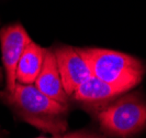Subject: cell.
Returning a JSON list of instances; mask_svg holds the SVG:
<instances>
[{
	"label": "cell",
	"mask_w": 146,
	"mask_h": 138,
	"mask_svg": "<svg viewBox=\"0 0 146 138\" xmlns=\"http://www.w3.org/2000/svg\"><path fill=\"white\" fill-rule=\"evenodd\" d=\"M38 138H44V137H38Z\"/></svg>",
	"instance_id": "8fae6325"
},
{
	"label": "cell",
	"mask_w": 146,
	"mask_h": 138,
	"mask_svg": "<svg viewBox=\"0 0 146 138\" xmlns=\"http://www.w3.org/2000/svg\"><path fill=\"white\" fill-rule=\"evenodd\" d=\"M58 138H98L94 136V135H90L87 133H70V134H67L64 136H59Z\"/></svg>",
	"instance_id": "9c48e42d"
},
{
	"label": "cell",
	"mask_w": 146,
	"mask_h": 138,
	"mask_svg": "<svg viewBox=\"0 0 146 138\" xmlns=\"http://www.w3.org/2000/svg\"><path fill=\"white\" fill-rule=\"evenodd\" d=\"M77 50L89 66L91 75L123 93L136 86L145 74L143 63L130 54L97 48Z\"/></svg>",
	"instance_id": "7a4b0ae2"
},
{
	"label": "cell",
	"mask_w": 146,
	"mask_h": 138,
	"mask_svg": "<svg viewBox=\"0 0 146 138\" xmlns=\"http://www.w3.org/2000/svg\"><path fill=\"white\" fill-rule=\"evenodd\" d=\"M32 42L28 32L21 24L15 23L0 30V43L2 53V63L6 71L7 88L11 92L17 84L15 71L18 62L25 48Z\"/></svg>",
	"instance_id": "277c9868"
},
{
	"label": "cell",
	"mask_w": 146,
	"mask_h": 138,
	"mask_svg": "<svg viewBox=\"0 0 146 138\" xmlns=\"http://www.w3.org/2000/svg\"><path fill=\"white\" fill-rule=\"evenodd\" d=\"M63 88L67 95H73L81 84L91 76L86 61L77 49L62 46L54 51Z\"/></svg>",
	"instance_id": "5b68a950"
},
{
	"label": "cell",
	"mask_w": 146,
	"mask_h": 138,
	"mask_svg": "<svg viewBox=\"0 0 146 138\" xmlns=\"http://www.w3.org/2000/svg\"><path fill=\"white\" fill-rule=\"evenodd\" d=\"M98 119L107 133L130 137L146 126V102L139 94L126 95L103 108Z\"/></svg>",
	"instance_id": "3957f363"
},
{
	"label": "cell",
	"mask_w": 146,
	"mask_h": 138,
	"mask_svg": "<svg viewBox=\"0 0 146 138\" xmlns=\"http://www.w3.org/2000/svg\"><path fill=\"white\" fill-rule=\"evenodd\" d=\"M45 53L46 49L34 43L33 41L25 48L17 65V83L23 85L34 84L42 70Z\"/></svg>",
	"instance_id": "52a82bcc"
},
{
	"label": "cell",
	"mask_w": 146,
	"mask_h": 138,
	"mask_svg": "<svg viewBox=\"0 0 146 138\" xmlns=\"http://www.w3.org/2000/svg\"><path fill=\"white\" fill-rule=\"evenodd\" d=\"M34 85L50 98L67 105L68 95L63 88L54 51L46 50L42 70L34 82Z\"/></svg>",
	"instance_id": "8992f818"
},
{
	"label": "cell",
	"mask_w": 146,
	"mask_h": 138,
	"mask_svg": "<svg viewBox=\"0 0 146 138\" xmlns=\"http://www.w3.org/2000/svg\"><path fill=\"white\" fill-rule=\"evenodd\" d=\"M1 97L23 120L41 131L59 135L67 129V105L50 98L34 84L17 83L11 92L3 91Z\"/></svg>",
	"instance_id": "6da1fadb"
},
{
	"label": "cell",
	"mask_w": 146,
	"mask_h": 138,
	"mask_svg": "<svg viewBox=\"0 0 146 138\" xmlns=\"http://www.w3.org/2000/svg\"><path fill=\"white\" fill-rule=\"evenodd\" d=\"M1 81H2V74H1V70H0V84H1Z\"/></svg>",
	"instance_id": "30bf717a"
},
{
	"label": "cell",
	"mask_w": 146,
	"mask_h": 138,
	"mask_svg": "<svg viewBox=\"0 0 146 138\" xmlns=\"http://www.w3.org/2000/svg\"><path fill=\"white\" fill-rule=\"evenodd\" d=\"M122 93L123 91H121L120 88L112 86L91 75L74 92L72 96L79 102L99 104L108 102Z\"/></svg>",
	"instance_id": "ba28073f"
}]
</instances>
